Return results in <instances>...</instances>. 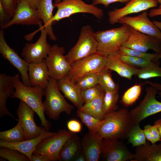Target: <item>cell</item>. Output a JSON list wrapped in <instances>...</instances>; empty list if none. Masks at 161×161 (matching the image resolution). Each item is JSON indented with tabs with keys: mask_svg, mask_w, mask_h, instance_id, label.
Returning <instances> with one entry per match:
<instances>
[{
	"mask_svg": "<svg viewBox=\"0 0 161 161\" xmlns=\"http://www.w3.org/2000/svg\"><path fill=\"white\" fill-rule=\"evenodd\" d=\"M13 82L15 91L10 97L18 99L29 106L39 117L41 126L49 131L51 124L45 117L42 102L44 89L40 86L24 85L20 80L18 74L13 76Z\"/></svg>",
	"mask_w": 161,
	"mask_h": 161,
	"instance_id": "1",
	"label": "cell"
},
{
	"mask_svg": "<svg viewBox=\"0 0 161 161\" xmlns=\"http://www.w3.org/2000/svg\"><path fill=\"white\" fill-rule=\"evenodd\" d=\"M103 120L98 132L103 138L119 139L128 137L134 126L129 112L125 108L105 115Z\"/></svg>",
	"mask_w": 161,
	"mask_h": 161,
	"instance_id": "2",
	"label": "cell"
},
{
	"mask_svg": "<svg viewBox=\"0 0 161 161\" xmlns=\"http://www.w3.org/2000/svg\"><path fill=\"white\" fill-rule=\"evenodd\" d=\"M131 28L124 24L120 27L95 32L97 51L106 57L116 53L128 38Z\"/></svg>",
	"mask_w": 161,
	"mask_h": 161,
	"instance_id": "3",
	"label": "cell"
},
{
	"mask_svg": "<svg viewBox=\"0 0 161 161\" xmlns=\"http://www.w3.org/2000/svg\"><path fill=\"white\" fill-rule=\"evenodd\" d=\"M44 95L45 100L43 102L44 108L50 119L58 120L63 112L68 115L71 114L74 107L66 101L60 93L56 80L49 77Z\"/></svg>",
	"mask_w": 161,
	"mask_h": 161,
	"instance_id": "4",
	"label": "cell"
},
{
	"mask_svg": "<svg viewBox=\"0 0 161 161\" xmlns=\"http://www.w3.org/2000/svg\"><path fill=\"white\" fill-rule=\"evenodd\" d=\"M97 43L92 27L86 25L80 30L78 41L65 55L67 61L71 64L97 52Z\"/></svg>",
	"mask_w": 161,
	"mask_h": 161,
	"instance_id": "5",
	"label": "cell"
},
{
	"mask_svg": "<svg viewBox=\"0 0 161 161\" xmlns=\"http://www.w3.org/2000/svg\"><path fill=\"white\" fill-rule=\"evenodd\" d=\"M54 5L57 11L52 19V24L76 13L91 14L99 19H101L104 15L102 9L92 4H87L82 0H62Z\"/></svg>",
	"mask_w": 161,
	"mask_h": 161,
	"instance_id": "6",
	"label": "cell"
},
{
	"mask_svg": "<svg viewBox=\"0 0 161 161\" xmlns=\"http://www.w3.org/2000/svg\"><path fill=\"white\" fill-rule=\"evenodd\" d=\"M106 57L97 52L70 64V69L66 77L74 83L90 73H98L105 67Z\"/></svg>",
	"mask_w": 161,
	"mask_h": 161,
	"instance_id": "7",
	"label": "cell"
},
{
	"mask_svg": "<svg viewBox=\"0 0 161 161\" xmlns=\"http://www.w3.org/2000/svg\"><path fill=\"white\" fill-rule=\"evenodd\" d=\"M146 94L139 104L129 112L133 125L139 124L146 118L161 112V102L156 96L158 90L151 86L145 88Z\"/></svg>",
	"mask_w": 161,
	"mask_h": 161,
	"instance_id": "8",
	"label": "cell"
},
{
	"mask_svg": "<svg viewBox=\"0 0 161 161\" xmlns=\"http://www.w3.org/2000/svg\"><path fill=\"white\" fill-rule=\"evenodd\" d=\"M74 133L65 129H59L52 135L43 140L37 146L33 154L46 155L52 161L59 160L61 150Z\"/></svg>",
	"mask_w": 161,
	"mask_h": 161,
	"instance_id": "9",
	"label": "cell"
},
{
	"mask_svg": "<svg viewBox=\"0 0 161 161\" xmlns=\"http://www.w3.org/2000/svg\"><path fill=\"white\" fill-rule=\"evenodd\" d=\"M65 52L64 47L54 44L45 59L49 77L57 80L64 78L70 69V64L65 58Z\"/></svg>",
	"mask_w": 161,
	"mask_h": 161,
	"instance_id": "10",
	"label": "cell"
},
{
	"mask_svg": "<svg viewBox=\"0 0 161 161\" xmlns=\"http://www.w3.org/2000/svg\"><path fill=\"white\" fill-rule=\"evenodd\" d=\"M39 27L41 35L37 41L34 43H26L22 49L21 55L29 64L43 61L47 57L51 48L47 42L48 35L43 24Z\"/></svg>",
	"mask_w": 161,
	"mask_h": 161,
	"instance_id": "11",
	"label": "cell"
},
{
	"mask_svg": "<svg viewBox=\"0 0 161 161\" xmlns=\"http://www.w3.org/2000/svg\"><path fill=\"white\" fill-rule=\"evenodd\" d=\"M122 47L147 52L150 49L161 53V40L140 32L131 27L129 37Z\"/></svg>",
	"mask_w": 161,
	"mask_h": 161,
	"instance_id": "12",
	"label": "cell"
},
{
	"mask_svg": "<svg viewBox=\"0 0 161 161\" xmlns=\"http://www.w3.org/2000/svg\"><path fill=\"white\" fill-rule=\"evenodd\" d=\"M132 153L126 144L119 139L103 138L100 157L106 161H131L134 158Z\"/></svg>",
	"mask_w": 161,
	"mask_h": 161,
	"instance_id": "13",
	"label": "cell"
},
{
	"mask_svg": "<svg viewBox=\"0 0 161 161\" xmlns=\"http://www.w3.org/2000/svg\"><path fill=\"white\" fill-rule=\"evenodd\" d=\"M0 53L3 58L19 71L23 84L28 86H32L28 73L29 64L20 57L8 45L5 40L4 32L2 29L0 31Z\"/></svg>",
	"mask_w": 161,
	"mask_h": 161,
	"instance_id": "14",
	"label": "cell"
},
{
	"mask_svg": "<svg viewBox=\"0 0 161 161\" xmlns=\"http://www.w3.org/2000/svg\"><path fill=\"white\" fill-rule=\"evenodd\" d=\"M158 4L157 0H130L123 7L109 11L108 21L111 24H115L124 17L157 7Z\"/></svg>",
	"mask_w": 161,
	"mask_h": 161,
	"instance_id": "15",
	"label": "cell"
},
{
	"mask_svg": "<svg viewBox=\"0 0 161 161\" xmlns=\"http://www.w3.org/2000/svg\"><path fill=\"white\" fill-rule=\"evenodd\" d=\"M35 112L23 101L20 100L16 114L18 121L23 128L25 140L36 137L45 129L39 127L35 123L34 119Z\"/></svg>",
	"mask_w": 161,
	"mask_h": 161,
	"instance_id": "16",
	"label": "cell"
},
{
	"mask_svg": "<svg viewBox=\"0 0 161 161\" xmlns=\"http://www.w3.org/2000/svg\"><path fill=\"white\" fill-rule=\"evenodd\" d=\"M37 10L32 8L27 3L18 2L13 17L2 29L8 28L14 24L35 25L43 24Z\"/></svg>",
	"mask_w": 161,
	"mask_h": 161,
	"instance_id": "17",
	"label": "cell"
},
{
	"mask_svg": "<svg viewBox=\"0 0 161 161\" xmlns=\"http://www.w3.org/2000/svg\"><path fill=\"white\" fill-rule=\"evenodd\" d=\"M148 16L147 12L145 11L136 16L124 17L119 19L118 23L126 24L140 32L161 40L160 30L149 19Z\"/></svg>",
	"mask_w": 161,
	"mask_h": 161,
	"instance_id": "18",
	"label": "cell"
},
{
	"mask_svg": "<svg viewBox=\"0 0 161 161\" xmlns=\"http://www.w3.org/2000/svg\"><path fill=\"white\" fill-rule=\"evenodd\" d=\"M55 133L45 129L39 136L20 142H10L0 140V147L17 150L27 156L31 161L32 155L38 144L43 140L52 135Z\"/></svg>",
	"mask_w": 161,
	"mask_h": 161,
	"instance_id": "19",
	"label": "cell"
},
{
	"mask_svg": "<svg viewBox=\"0 0 161 161\" xmlns=\"http://www.w3.org/2000/svg\"><path fill=\"white\" fill-rule=\"evenodd\" d=\"M103 138L98 132L85 134L81 139L82 149L86 161H98L100 158L102 142Z\"/></svg>",
	"mask_w": 161,
	"mask_h": 161,
	"instance_id": "20",
	"label": "cell"
},
{
	"mask_svg": "<svg viewBox=\"0 0 161 161\" xmlns=\"http://www.w3.org/2000/svg\"><path fill=\"white\" fill-rule=\"evenodd\" d=\"M28 72L31 86H40L44 89L48 83L49 77L45 59L41 62L29 64Z\"/></svg>",
	"mask_w": 161,
	"mask_h": 161,
	"instance_id": "21",
	"label": "cell"
},
{
	"mask_svg": "<svg viewBox=\"0 0 161 161\" xmlns=\"http://www.w3.org/2000/svg\"><path fill=\"white\" fill-rule=\"evenodd\" d=\"M15 89L13 82V76L5 74H0V117L5 115L15 119L6 106L7 99L13 94Z\"/></svg>",
	"mask_w": 161,
	"mask_h": 161,
	"instance_id": "22",
	"label": "cell"
},
{
	"mask_svg": "<svg viewBox=\"0 0 161 161\" xmlns=\"http://www.w3.org/2000/svg\"><path fill=\"white\" fill-rule=\"evenodd\" d=\"M106 58L105 68L114 71L121 77L130 80H131L133 76L137 75L138 68L122 61L117 53L108 55Z\"/></svg>",
	"mask_w": 161,
	"mask_h": 161,
	"instance_id": "23",
	"label": "cell"
},
{
	"mask_svg": "<svg viewBox=\"0 0 161 161\" xmlns=\"http://www.w3.org/2000/svg\"><path fill=\"white\" fill-rule=\"evenodd\" d=\"M57 83L60 91L78 109L83 105L84 103L81 97V90L76 86L75 83L66 77L57 80Z\"/></svg>",
	"mask_w": 161,
	"mask_h": 161,
	"instance_id": "24",
	"label": "cell"
},
{
	"mask_svg": "<svg viewBox=\"0 0 161 161\" xmlns=\"http://www.w3.org/2000/svg\"><path fill=\"white\" fill-rule=\"evenodd\" d=\"M55 7L52 0H41L37 9L48 36L50 40L54 41L57 39L52 27V12Z\"/></svg>",
	"mask_w": 161,
	"mask_h": 161,
	"instance_id": "25",
	"label": "cell"
},
{
	"mask_svg": "<svg viewBox=\"0 0 161 161\" xmlns=\"http://www.w3.org/2000/svg\"><path fill=\"white\" fill-rule=\"evenodd\" d=\"M81 140L74 133L64 145L60 152L59 160L72 161L77 153L81 150Z\"/></svg>",
	"mask_w": 161,
	"mask_h": 161,
	"instance_id": "26",
	"label": "cell"
},
{
	"mask_svg": "<svg viewBox=\"0 0 161 161\" xmlns=\"http://www.w3.org/2000/svg\"><path fill=\"white\" fill-rule=\"evenodd\" d=\"M105 94V92L92 100L85 103L78 110L91 115L97 119L103 120L104 116L103 101Z\"/></svg>",
	"mask_w": 161,
	"mask_h": 161,
	"instance_id": "27",
	"label": "cell"
},
{
	"mask_svg": "<svg viewBox=\"0 0 161 161\" xmlns=\"http://www.w3.org/2000/svg\"><path fill=\"white\" fill-rule=\"evenodd\" d=\"M112 70L104 68L97 73L98 84L105 92L118 90L119 84L115 83L112 77Z\"/></svg>",
	"mask_w": 161,
	"mask_h": 161,
	"instance_id": "28",
	"label": "cell"
},
{
	"mask_svg": "<svg viewBox=\"0 0 161 161\" xmlns=\"http://www.w3.org/2000/svg\"><path fill=\"white\" fill-rule=\"evenodd\" d=\"M0 139L5 141L13 143L25 140L24 131L20 122L18 121L16 125L13 128L1 131Z\"/></svg>",
	"mask_w": 161,
	"mask_h": 161,
	"instance_id": "29",
	"label": "cell"
},
{
	"mask_svg": "<svg viewBox=\"0 0 161 161\" xmlns=\"http://www.w3.org/2000/svg\"><path fill=\"white\" fill-rule=\"evenodd\" d=\"M77 116L80 119L82 123L88 128L89 132L94 133L98 132L104 123V120L97 119L85 112L78 109Z\"/></svg>",
	"mask_w": 161,
	"mask_h": 161,
	"instance_id": "30",
	"label": "cell"
},
{
	"mask_svg": "<svg viewBox=\"0 0 161 161\" xmlns=\"http://www.w3.org/2000/svg\"><path fill=\"white\" fill-rule=\"evenodd\" d=\"M118 90L106 91L103 98V111L104 116L117 110L119 98Z\"/></svg>",
	"mask_w": 161,
	"mask_h": 161,
	"instance_id": "31",
	"label": "cell"
},
{
	"mask_svg": "<svg viewBox=\"0 0 161 161\" xmlns=\"http://www.w3.org/2000/svg\"><path fill=\"white\" fill-rule=\"evenodd\" d=\"M159 60L153 61L147 67L138 68V77L140 79H147L156 77H161V67Z\"/></svg>",
	"mask_w": 161,
	"mask_h": 161,
	"instance_id": "32",
	"label": "cell"
},
{
	"mask_svg": "<svg viewBox=\"0 0 161 161\" xmlns=\"http://www.w3.org/2000/svg\"><path fill=\"white\" fill-rule=\"evenodd\" d=\"M141 91V85H134L124 92L120 100L121 102L126 106L132 105L139 98Z\"/></svg>",
	"mask_w": 161,
	"mask_h": 161,
	"instance_id": "33",
	"label": "cell"
},
{
	"mask_svg": "<svg viewBox=\"0 0 161 161\" xmlns=\"http://www.w3.org/2000/svg\"><path fill=\"white\" fill-rule=\"evenodd\" d=\"M128 137V142L133 147L144 145L147 141L144 130L140 128L139 124L134 125L129 133Z\"/></svg>",
	"mask_w": 161,
	"mask_h": 161,
	"instance_id": "34",
	"label": "cell"
},
{
	"mask_svg": "<svg viewBox=\"0 0 161 161\" xmlns=\"http://www.w3.org/2000/svg\"><path fill=\"white\" fill-rule=\"evenodd\" d=\"M119 55H126L136 57L152 61H158L161 58L160 56L156 53H148L129 48L121 47L116 53Z\"/></svg>",
	"mask_w": 161,
	"mask_h": 161,
	"instance_id": "35",
	"label": "cell"
},
{
	"mask_svg": "<svg viewBox=\"0 0 161 161\" xmlns=\"http://www.w3.org/2000/svg\"><path fill=\"white\" fill-rule=\"evenodd\" d=\"M0 157L9 161H30L23 154L15 149L7 147H0Z\"/></svg>",
	"mask_w": 161,
	"mask_h": 161,
	"instance_id": "36",
	"label": "cell"
},
{
	"mask_svg": "<svg viewBox=\"0 0 161 161\" xmlns=\"http://www.w3.org/2000/svg\"><path fill=\"white\" fill-rule=\"evenodd\" d=\"M75 83L81 90L94 86L98 84L97 73L93 72L87 74L79 79Z\"/></svg>",
	"mask_w": 161,
	"mask_h": 161,
	"instance_id": "37",
	"label": "cell"
},
{
	"mask_svg": "<svg viewBox=\"0 0 161 161\" xmlns=\"http://www.w3.org/2000/svg\"><path fill=\"white\" fill-rule=\"evenodd\" d=\"M118 55L120 60L124 62L138 68L146 67L154 61L138 57L126 55H119L118 54Z\"/></svg>",
	"mask_w": 161,
	"mask_h": 161,
	"instance_id": "38",
	"label": "cell"
},
{
	"mask_svg": "<svg viewBox=\"0 0 161 161\" xmlns=\"http://www.w3.org/2000/svg\"><path fill=\"white\" fill-rule=\"evenodd\" d=\"M105 92L98 84L81 91V97L84 103L92 100Z\"/></svg>",
	"mask_w": 161,
	"mask_h": 161,
	"instance_id": "39",
	"label": "cell"
},
{
	"mask_svg": "<svg viewBox=\"0 0 161 161\" xmlns=\"http://www.w3.org/2000/svg\"><path fill=\"white\" fill-rule=\"evenodd\" d=\"M143 130L146 139L151 144L160 141V133L155 125H147L144 126Z\"/></svg>",
	"mask_w": 161,
	"mask_h": 161,
	"instance_id": "40",
	"label": "cell"
},
{
	"mask_svg": "<svg viewBox=\"0 0 161 161\" xmlns=\"http://www.w3.org/2000/svg\"><path fill=\"white\" fill-rule=\"evenodd\" d=\"M5 12L12 18L14 14L18 4V0H0Z\"/></svg>",
	"mask_w": 161,
	"mask_h": 161,
	"instance_id": "41",
	"label": "cell"
},
{
	"mask_svg": "<svg viewBox=\"0 0 161 161\" xmlns=\"http://www.w3.org/2000/svg\"><path fill=\"white\" fill-rule=\"evenodd\" d=\"M67 126L69 131L74 133L80 132L82 129L81 124L75 119H71L68 121Z\"/></svg>",
	"mask_w": 161,
	"mask_h": 161,
	"instance_id": "42",
	"label": "cell"
},
{
	"mask_svg": "<svg viewBox=\"0 0 161 161\" xmlns=\"http://www.w3.org/2000/svg\"><path fill=\"white\" fill-rule=\"evenodd\" d=\"M11 18L5 12L1 3H0V25L2 29L10 21Z\"/></svg>",
	"mask_w": 161,
	"mask_h": 161,
	"instance_id": "43",
	"label": "cell"
},
{
	"mask_svg": "<svg viewBox=\"0 0 161 161\" xmlns=\"http://www.w3.org/2000/svg\"><path fill=\"white\" fill-rule=\"evenodd\" d=\"M130 0H92V4L96 6L99 4H101L106 7H107L111 4L113 3L119 2L122 3H127Z\"/></svg>",
	"mask_w": 161,
	"mask_h": 161,
	"instance_id": "44",
	"label": "cell"
},
{
	"mask_svg": "<svg viewBox=\"0 0 161 161\" xmlns=\"http://www.w3.org/2000/svg\"><path fill=\"white\" fill-rule=\"evenodd\" d=\"M31 161H52L48 156L42 154H33Z\"/></svg>",
	"mask_w": 161,
	"mask_h": 161,
	"instance_id": "45",
	"label": "cell"
},
{
	"mask_svg": "<svg viewBox=\"0 0 161 161\" xmlns=\"http://www.w3.org/2000/svg\"><path fill=\"white\" fill-rule=\"evenodd\" d=\"M72 161H86V159L85 154L83 149L78 151L74 157Z\"/></svg>",
	"mask_w": 161,
	"mask_h": 161,
	"instance_id": "46",
	"label": "cell"
},
{
	"mask_svg": "<svg viewBox=\"0 0 161 161\" xmlns=\"http://www.w3.org/2000/svg\"><path fill=\"white\" fill-rule=\"evenodd\" d=\"M41 0H18V1L26 2L33 9L37 10Z\"/></svg>",
	"mask_w": 161,
	"mask_h": 161,
	"instance_id": "47",
	"label": "cell"
},
{
	"mask_svg": "<svg viewBox=\"0 0 161 161\" xmlns=\"http://www.w3.org/2000/svg\"><path fill=\"white\" fill-rule=\"evenodd\" d=\"M148 15L150 17L161 16V8H152L149 11Z\"/></svg>",
	"mask_w": 161,
	"mask_h": 161,
	"instance_id": "48",
	"label": "cell"
},
{
	"mask_svg": "<svg viewBox=\"0 0 161 161\" xmlns=\"http://www.w3.org/2000/svg\"><path fill=\"white\" fill-rule=\"evenodd\" d=\"M147 83L150 86L156 89L158 91H160V92H158V94L159 96L161 97V83L156 82H153L148 81L147 82Z\"/></svg>",
	"mask_w": 161,
	"mask_h": 161,
	"instance_id": "49",
	"label": "cell"
},
{
	"mask_svg": "<svg viewBox=\"0 0 161 161\" xmlns=\"http://www.w3.org/2000/svg\"><path fill=\"white\" fill-rule=\"evenodd\" d=\"M154 125L157 126L159 131L160 137V141L161 142V118L155 121Z\"/></svg>",
	"mask_w": 161,
	"mask_h": 161,
	"instance_id": "50",
	"label": "cell"
},
{
	"mask_svg": "<svg viewBox=\"0 0 161 161\" xmlns=\"http://www.w3.org/2000/svg\"><path fill=\"white\" fill-rule=\"evenodd\" d=\"M153 23L160 30H161V21L156 20L153 21Z\"/></svg>",
	"mask_w": 161,
	"mask_h": 161,
	"instance_id": "51",
	"label": "cell"
},
{
	"mask_svg": "<svg viewBox=\"0 0 161 161\" xmlns=\"http://www.w3.org/2000/svg\"><path fill=\"white\" fill-rule=\"evenodd\" d=\"M62 0H55V3H57L61 2Z\"/></svg>",
	"mask_w": 161,
	"mask_h": 161,
	"instance_id": "52",
	"label": "cell"
},
{
	"mask_svg": "<svg viewBox=\"0 0 161 161\" xmlns=\"http://www.w3.org/2000/svg\"><path fill=\"white\" fill-rule=\"evenodd\" d=\"M158 4H161V0H157Z\"/></svg>",
	"mask_w": 161,
	"mask_h": 161,
	"instance_id": "53",
	"label": "cell"
},
{
	"mask_svg": "<svg viewBox=\"0 0 161 161\" xmlns=\"http://www.w3.org/2000/svg\"><path fill=\"white\" fill-rule=\"evenodd\" d=\"M159 8H161V4H160Z\"/></svg>",
	"mask_w": 161,
	"mask_h": 161,
	"instance_id": "54",
	"label": "cell"
}]
</instances>
